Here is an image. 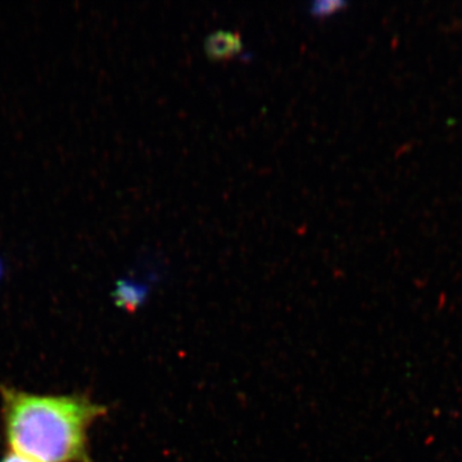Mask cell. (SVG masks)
Segmentation results:
<instances>
[{"instance_id":"obj_5","label":"cell","mask_w":462,"mask_h":462,"mask_svg":"<svg viewBox=\"0 0 462 462\" xmlns=\"http://www.w3.org/2000/svg\"><path fill=\"white\" fill-rule=\"evenodd\" d=\"M0 462H33L29 460V458L23 457V456L14 454V452L8 451V454L3 456L2 460Z\"/></svg>"},{"instance_id":"obj_6","label":"cell","mask_w":462,"mask_h":462,"mask_svg":"<svg viewBox=\"0 0 462 462\" xmlns=\"http://www.w3.org/2000/svg\"><path fill=\"white\" fill-rule=\"evenodd\" d=\"M0 275H2V267H0Z\"/></svg>"},{"instance_id":"obj_3","label":"cell","mask_w":462,"mask_h":462,"mask_svg":"<svg viewBox=\"0 0 462 462\" xmlns=\"http://www.w3.org/2000/svg\"><path fill=\"white\" fill-rule=\"evenodd\" d=\"M149 294V287L145 284H139L127 279H121L116 284V288L112 296H114L116 306L129 312L135 314L145 300Z\"/></svg>"},{"instance_id":"obj_2","label":"cell","mask_w":462,"mask_h":462,"mask_svg":"<svg viewBox=\"0 0 462 462\" xmlns=\"http://www.w3.org/2000/svg\"><path fill=\"white\" fill-rule=\"evenodd\" d=\"M243 50L242 36L229 30H216L206 36L205 51L207 57L214 60H230L238 56Z\"/></svg>"},{"instance_id":"obj_4","label":"cell","mask_w":462,"mask_h":462,"mask_svg":"<svg viewBox=\"0 0 462 462\" xmlns=\"http://www.w3.org/2000/svg\"><path fill=\"white\" fill-rule=\"evenodd\" d=\"M345 5V2H337V0H320V2L318 0V2L312 3L310 11L316 17H327Z\"/></svg>"},{"instance_id":"obj_1","label":"cell","mask_w":462,"mask_h":462,"mask_svg":"<svg viewBox=\"0 0 462 462\" xmlns=\"http://www.w3.org/2000/svg\"><path fill=\"white\" fill-rule=\"evenodd\" d=\"M9 451L33 462H93L88 431L108 407L87 394L50 396L0 385Z\"/></svg>"}]
</instances>
